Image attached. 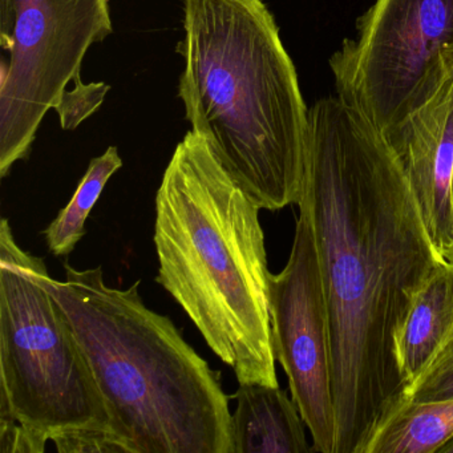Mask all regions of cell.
I'll use <instances>...</instances> for the list:
<instances>
[{
    "mask_svg": "<svg viewBox=\"0 0 453 453\" xmlns=\"http://www.w3.org/2000/svg\"><path fill=\"white\" fill-rule=\"evenodd\" d=\"M330 326L335 453H365L407 400L397 343L408 312L447 259L384 134L341 97L309 110L303 195Z\"/></svg>",
    "mask_w": 453,
    "mask_h": 453,
    "instance_id": "obj_1",
    "label": "cell"
},
{
    "mask_svg": "<svg viewBox=\"0 0 453 453\" xmlns=\"http://www.w3.org/2000/svg\"><path fill=\"white\" fill-rule=\"evenodd\" d=\"M259 211L206 140L188 132L156 195V280L238 383L280 387Z\"/></svg>",
    "mask_w": 453,
    "mask_h": 453,
    "instance_id": "obj_2",
    "label": "cell"
},
{
    "mask_svg": "<svg viewBox=\"0 0 453 453\" xmlns=\"http://www.w3.org/2000/svg\"><path fill=\"white\" fill-rule=\"evenodd\" d=\"M179 96L190 131L259 208L298 205L309 111L262 0H184Z\"/></svg>",
    "mask_w": 453,
    "mask_h": 453,
    "instance_id": "obj_3",
    "label": "cell"
},
{
    "mask_svg": "<svg viewBox=\"0 0 453 453\" xmlns=\"http://www.w3.org/2000/svg\"><path fill=\"white\" fill-rule=\"evenodd\" d=\"M42 285L65 312L104 397L110 426L132 453H234L221 375L168 317L145 306L140 280L111 288L102 267L65 265Z\"/></svg>",
    "mask_w": 453,
    "mask_h": 453,
    "instance_id": "obj_4",
    "label": "cell"
},
{
    "mask_svg": "<svg viewBox=\"0 0 453 453\" xmlns=\"http://www.w3.org/2000/svg\"><path fill=\"white\" fill-rule=\"evenodd\" d=\"M42 258L0 225V418L49 441L81 426L111 428L104 397L59 303L39 280Z\"/></svg>",
    "mask_w": 453,
    "mask_h": 453,
    "instance_id": "obj_5",
    "label": "cell"
},
{
    "mask_svg": "<svg viewBox=\"0 0 453 453\" xmlns=\"http://www.w3.org/2000/svg\"><path fill=\"white\" fill-rule=\"evenodd\" d=\"M330 65L338 96L386 134L453 70V0H375Z\"/></svg>",
    "mask_w": 453,
    "mask_h": 453,
    "instance_id": "obj_6",
    "label": "cell"
},
{
    "mask_svg": "<svg viewBox=\"0 0 453 453\" xmlns=\"http://www.w3.org/2000/svg\"><path fill=\"white\" fill-rule=\"evenodd\" d=\"M110 0H0V177L26 160L44 116L71 81H81L87 52L112 34Z\"/></svg>",
    "mask_w": 453,
    "mask_h": 453,
    "instance_id": "obj_7",
    "label": "cell"
},
{
    "mask_svg": "<svg viewBox=\"0 0 453 453\" xmlns=\"http://www.w3.org/2000/svg\"><path fill=\"white\" fill-rule=\"evenodd\" d=\"M270 317L275 359L288 375L314 452L335 453L327 304L314 230L302 206L288 264L270 277Z\"/></svg>",
    "mask_w": 453,
    "mask_h": 453,
    "instance_id": "obj_8",
    "label": "cell"
},
{
    "mask_svg": "<svg viewBox=\"0 0 453 453\" xmlns=\"http://www.w3.org/2000/svg\"><path fill=\"white\" fill-rule=\"evenodd\" d=\"M383 134L434 248L453 262V70L423 107Z\"/></svg>",
    "mask_w": 453,
    "mask_h": 453,
    "instance_id": "obj_9",
    "label": "cell"
},
{
    "mask_svg": "<svg viewBox=\"0 0 453 453\" xmlns=\"http://www.w3.org/2000/svg\"><path fill=\"white\" fill-rule=\"evenodd\" d=\"M232 415L234 453L314 452L296 402L280 387L240 384Z\"/></svg>",
    "mask_w": 453,
    "mask_h": 453,
    "instance_id": "obj_10",
    "label": "cell"
},
{
    "mask_svg": "<svg viewBox=\"0 0 453 453\" xmlns=\"http://www.w3.org/2000/svg\"><path fill=\"white\" fill-rule=\"evenodd\" d=\"M453 333V262L437 267L418 291L397 343L407 389L420 378Z\"/></svg>",
    "mask_w": 453,
    "mask_h": 453,
    "instance_id": "obj_11",
    "label": "cell"
},
{
    "mask_svg": "<svg viewBox=\"0 0 453 453\" xmlns=\"http://www.w3.org/2000/svg\"><path fill=\"white\" fill-rule=\"evenodd\" d=\"M453 437V399L405 400L376 429L365 453H437Z\"/></svg>",
    "mask_w": 453,
    "mask_h": 453,
    "instance_id": "obj_12",
    "label": "cell"
},
{
    "mask_svg": "<svg viewBox=\"0 0 453 453\" xmlns=\"http://www.w3.org/2000/svg\"><path fill=\"white\" fill-rule=\"evenodd\" d=\"M123 160L118 148L110 147L99 157L92 158L83 180L68 205L44 230L49 250L55 257H65L75 250L86 235V222L111 177L121 169Z\"/></svg>",
    "mask_w": 453,
    "mask_h": 453,
    "instance_id": "obj_13",
    "label": "cell"
},
{
    "mask_svg": "<svg viewBox=\"0 0 453 453\" xmlns=\"http://www.w3.org/2000/svg\"><path fill=\"white\" fill-rule=\"evenodd\" d=\"M453 399V333L420 378L407 389V400L437 402Z\"/></svg>",
    "mask_w": 453,
    "mask_h": 453,
    "instance_id": "obj_14",
    "label": "cell"
},
{
    "mask_svg": "<svg viewBox=\"0 0 453 453\" xmlns=\"http://www.w3.org/2000/svg\"><path fill=\"white\" fill-rule=\"evenodd\" d=\"M111 87L103 83H75V88L65 89L54 110L59 115L60 126L65 131H73L84 120L99 111Z\"/></svg>",
    "mask_w": 453,
    "mask_h": 453,
    "instance_id": "obj_15",
    "label": "cell"
},
{
    "mask_svg": "<svg viewBox=\"0 0 453 453\" xmlns=\"http://www.w3.org/2000/svg\"><path fill=\"white\" fill-rule=\"evenodd\" d=\"M60 453H132L131 448L111 428L81 426L52 437Z\"/></svg>",
    "mask_w": 453,
    "mask_h": 453,
    "instance_id": "obj_16",
    "label": "cell"
},
{
    "mask_svg": "<svg viewBox=\"0 0 453 453\" xmlns=\"http://www.w3.org/2000/svg\"><path fill=\"white\" fill-rule=\"evenodd\" d=\"M437 453H453V437L448 440V441L437 450Z\"/></svg>",
    "mask_w": 453,
    "mask_h": 453,
    "instance_id": "obj_17",
    "label": "cell"
},
{
    "mask_svg": "<svg viewBox=\"0 0 453 453\" xmlns=\"http://www.w3.org/2000/svg\"><path fill=\"white\" fill-rule=\"evenodd\" d=\"M452 195H453V179H452Z\"/></svg>",
    "mask_w": 453,
    "mask_h": 453,
    "instance_id": "obj_18",
    "label": "cell"
}]
</instances>
